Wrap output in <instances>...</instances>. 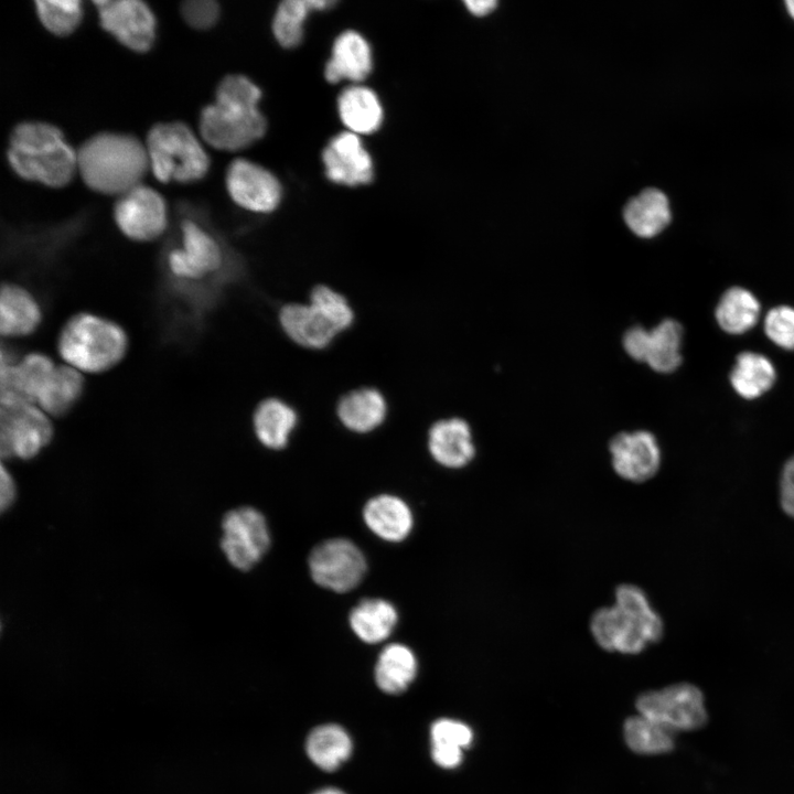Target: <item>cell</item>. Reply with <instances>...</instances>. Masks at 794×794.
<instances>
[{"instance_id":"cell-36","label":"cell","mask_w":794,"mask_h":794,"mask_svg":"<svg viewBox=\"0 0 794 794\" xmlns=\"http://www.w3.org/2000/svg\"><path fill=\"white\" fill-rule=\"evenodd\" d=\"M626 744L642 754H662L674 749V731L642 715L630 717L624 723Z\"/></svg>"},{"instance_id":"cell-39","label":"cell","mask_w":794,"mask_h":794,"mask_svg":"<svg viewBox=\"0 0 794 794\" xmlns=\"http://www.w3.org/2000/svg\"><path fill=\"white\" fill-rule=\"evenodd\" d=\"M764 332L777 346L794 350V308L779 305L769 311L764 319Z\"/></svg>"},{"instance_id":"cell-29","label":"cell","mask_w":794,"mask_h":794,"mask_svg":"<svg viewBox=\"0 0 794 794\" xmlns=\"http://www.w3.org/2000/svg\"><path fill=\"white\" fill-rule=\"evenodd\" d=\"M683 326L674 319H664L647 330L644 360L657 373L669 374L682 364Z\"/></svg>"},{"instance_id":"cell-12","label":"cell","mask_w":794,"mask_h":794,"mask_svg":"<svg viewBox=\"0 0 794 794\" xmlns=\"http://www.w3.org/2000/svg\"><path fill=\"white\" fill-rule=\"evenodd\" d=\"M181 246L168 254V267L178 279L198 281L217 272L224 255L219 243L191 219L181 223Z\"/></svg>"},{"instance_id":"cell-28","label":"cell","mask_w":794,"mask_h":794,"mask_svg":"<svg viewBox=\"0 0 794 794\" xmlns=\"http://www.w3.org/2000/svg\"><path fill=\"white\" fill-rule=\"evenodd\" d=\"M398 622V612L389 601L368 598L352 608L348 623L354 634L367 644L385 641Z\"/></svg>"},{"instance_id":"cell-30","label":"cell","mask_w":794,"mask_h":794,"mask_svg":"<svg viewBox=\"0 0 794 794\" xmlns=\"http://www.w3.org/2000/svg\"><path fill=\"white\" fill-rule=\"evenodd\" d=\"M418 663L414 652L400 643L383 648L375 666V682L380 690L389 695L405 691L416 678Z\"/></svg>"},{"instance_id":"cell-22","label":"cell","mask_w":794,"mask_h":794,"mask_svg":"<svg viewBox=\"0 0 794 794\" xmlns=\"http://www.w3.org/2000/svg\"><path fill=\"white\" fill-rule=\"evenodd\" d=\"M363 518L368 529L389 543L405 540L414 526V516L408 504L391 494L374 496L363 508Z\"/></svg>"},{"instance_id":"cell-8","label":"cell","mask_w":794,"mask_h":794,"mask_svg":"<svg viewBox=\"0 0 794 794\" xmlns=\"http://www.w3.org/2000/svg\"><path fill=\"white\" fill-rule=\"evenodd\" d=\"M636 708L640 715L674 732L699 729L708 717L704 694L688 683L643 693L636 700Z\"/></svg>"},{"instance_id":"cell-44","label":"cell","mask_w":794,"mask_h":794,"mask_svg":"<svg viewBox=\"0 0 794 794\" xmlns=\"http://www.w3.org/2000/svg\"><path fill=\"white\" fill-rule=\"evenodd\" d=\"M313 794H346L343 791L334 787H325L314 792Z\"/></svg>"},{"instance_id":"cell-35","label":"cell","mask_w":794,"mask_h":794,"mask_svg":"<svg viewBox=\"0 0 794 794\" xmlns=\"http://www.w3.org/2000/svg\"><path fill=\"white\" fill-rule=\"evenodd\" d=\"M333 1L287 0L279 4L273 17L272 31L277 42L283 47L299 45L303 37V24L311 11L325 10Z\"/></svg>"},{"instance_id":"cell-3","label":"cell","mask_w":794,"mask_h":794,"mask_svg":"<svg viewBox=\"0 0 794 794\" xmlns=\"http://www.w3.org/2000/svg\"><path fill=\"white\" fill-rule=\"evenodd\" d=\"M614 600L613 605L600 608L591 616V634L599 646L637 654L661 640L663 621L641 588L622 583L614 591Z\"/></svg>"},{"instance_id":"cell-27","label":"cell","mask_w":794,"mask_h":794,"mask_svg":"<svg viewBox=\"0 0 794 794\" xmlns=\"http://www.w3.org/2000/svg\"><path fill=\"white\" fill-rule=\"evenodd\" d=\"M83 390L81 372L66 364L56 365L42 386L35 405L50 417H62L78 403Z\"/></svg>"},{"instance_id":"cell-6","label":"cell","mask_w":794,"mask_h":794,"mask_svg":"<svg viewBox=\"0 0 794 794\" xmlns=\"http://www.w3.org/2000/svg\"><path fill=\"white\" fill-rule=\"evenodd\" d=\"M266 119L258 107L216 99L200 115V133L211 147L236 151L259 140L266 132Z\"/></svg>"},{"instance_id":"cell-4","label":"cell","mask_w":794,"mask_h":794,"mask_svg":"<svg viewBox=\"0 0 794 794\" xmlns=\"http://www.w3.org/2000/svg\"><path fill=\"white\" fill-rule=\"evenodd\" d=\"M128 345V335L120 324L92 312L72 315L56 341L60 357L82 374L110 371L124 360Z\"/></svg>"},{"instance_id":"cell-37","label":"cell","mask_w":794,"mask_h":794,"mask_svg":"<svg viewBox=\"0 0 794 794\" xmlns=\"http://www.w3.org/2000/svg\"><path fill=\"white\" fill-rule=\"evenodd\" d=\"M310 304L339 333L347 330L354 322V311L347 299L325 285L315 286L310 293Z\"/></svg>"},{"instance_id":"cell-20","label":"cell","mask_w":794,"mask_h":794,"mask_svg":"<svg viewBox=\"0 0 794 794\" xmlns=\"http://www.w3.org/2000/svg\"><path fill=\"white\" fill-rule=\"evenodd\" d=\"M279 322L291 341L310 350L328 347L337 335L333 326L310 303L285 304L279 311Z\"/></svg>"},{"instance_id":"cell-7","label":"cell","mask_w":794,"mask_h":794,"mask_svg":"<svg viewBox=\"0 0 794 794\" xmlns=\"http://www.w3.org/2000/svg\"><path fill=\"white\" fill-rule=\"evenodd\" d=\"M51 417L32 403L0 405V453L3 460L36 457L53 439Z\"/></svg>"},{"instance_id":"cell-26","label":"cell","mask_w":794,"mask_h":794,"mask_svg":"<svg viewBox=\"0 0 794 794\" xmlns=\"http://www.w3.org/2000/svg\"><path fill=\"white\" fill-rule=\"evenodd\" d=\"M623 217L627 227L635 235L642 238H652L670 222L668 200L662 191L646 189L626 203Z\"/></svg>"},{"instance_id":"cell-16","label":"cell","mask_w":794,"mask_h":794,"mask_svg":"<svg viewBox=\"0 0 794 794\" xmlns=\"http://www.w3.org/2000/svg\"><path fill=\"white\" fill-rule=\"evenodd\" d=\"M609 452L614 472L629 482H645L661 466V448L655 436L646 430L614 434L609 441Z\"/></svg>"},{"instance_id":"cell-10","label":"cell","mask_w":794,"mask_h":794,"mask_svg":"<svg viewBox=\"0 0 794 794\" xmlns=\"http://www.w3.org/2000/svg\"><path fill=\"white\" fill-rule=\"evenodd\" d=\"M221 547L228 562L243 571L253 568L270 547L265 516L254 507L227 512L222 521Z\"/></svg>"},{"instance_id":"cell-41","label":"cell","mask_w":794,"mask_h":794,"mask_svg":"<svg viewBox=\"0 0 794 794\" xmlns=\"http://www.w3.org/2000/svg\"><path fill=\"white\" fill-rule=\"evenodd\" d=\"M780 501L783 511L794 517V455L787 460L781 473Z\"/></svg>"},{"instance_id":"cell-24","label":"cell","mask_w":794,"mask_h":794,"mask_svg":"<svg viewBox=\"0 0 794 794\" xmlns=\"http://www.w3.org/2000/svg\"><path fill=\"white\" fill-rule=\"evenodd\" d=\"M297 423L298 414L294 408L277 397L261 400L253 415L257 439L271 450L286 448Z\"/></svg>"},{"instance_id":"cell-25","label":"cell","mask_w":794,"mask_h":794,"mask_svg":"<svg viewBox=\"0 0 794 794\" xmlns=\"http://www.w3.org/2000/svg\"><path fill=\"white\" fill-rule=\"evenodd\" d=\"M337 110L348 131L368 135L377 131L383 122V107L375 92L365 86L345 88L337 98Z\"/></svg>"},{"instance_id":"cell-31","label":"cell","mask_w":794,"mask_h":794,"mask_svg":"<svg viewBox=\"0 0 794 794\" xmlns=\"http://www.w3.org/2000/svg\"><path fill=\"white\" fill-rule=\"evenodd\" d=\"M775 379L773 363L763 354L751 351L737 356L730 373L732 388L745 399L762 396L773 386Z\"/></svg>"},{"instance_id":"cell-5","label":"cell","mask_w":794,"mask_h":794,"mask_svg":"<svg viewBox=\"0 0 794 794\" xmlns=\"http://www.w3.org/2000/svg\"><path fill=\"white\" fill-rule=\"evenodd\" d=\"M144 144L151 171L160 182L192 183L203 179L208 171L210 158L184 122L155 124Z\"/></svg>"},{"instance_id":"cell-2","label":"cell","mask_w":794,"mask_h":794,"mask_svg":"<svg viewBox=\"0 0 794 794\" xmlns=\"http://www.w3.org/2000/svg\"><path fill=\"white\" fill-rule=\"evenodd\" d=\"M7 158L17 175L51 187L66 185L77 170L76 151L60 128L44 121L18 124L9 137Z\"/></svg>"},{"instance_id":"cell-11","label":"cell","mask_w":794,"mask_h":794,"mask_svg":"<svg viewBox=\"0 0 794 794\" xmlns=\"http://www.w3.org/2000/svg\"><path fill=\"white\" fill-rule=\"evenodd\" d=\"M114 219L127 238L151 242L167 228V205L160 193L139 184L118 197L114 206Z\"/></svg>"},{"instance_id":"cell-21","label":"cell","mask_w":794,"mask_h":794,"mask_svg":"<svg viewBox=\"0 0 794 794\" xmlns=\"http://www.w3.org/2000/svg\"><path fill=\"white\" fill-rule=\"evenodd\" d=\"M42 321L41 307L24 287L6 282L0 292V333L4 337H23L36 331Z\"/></svg>"},{"instance_id":"cell-40","label":"cell","mask_w":794,"mask_h":794,"mask_svg":"<svg viewBox=\"0 0 794 794\" xmlns=\"http://www.w3.org/2000/svg\"><path fill=\"white\" fill-rule=\"evenodd\" d=\"M180 10L185 22L198 30L212 28L221 13L219 6L214 0H187L181 4Z\"/></svg>"},{"instance_id":"cell-9","label":"cell","mask_w":794,"mask_h":794,"mask_svg":"<svg viewBox=\"0 0 794 794\" xmlns=\"http://www.w3.org/2000/svg\"><path fill=\"white\" fill-rule=\"evenodd\" d=\"M308 564L311 578L318 586L339 593L356 588L367 570L364 554L347 538L320 543L311 550Z\"/></svg>"},{"instance_id":"cell-45","label":"cell","mask_w":794,"mask_h":794,"mask_svg":"<svg viewBox=\"0 0 794 794\" xmlns=\"http://www.w3.org/2000/svg\"><path fill=\"white\" fill-rule=\"evenodd\" d=\"M785 4H786V7H787V10H788L790 14H791L792 18L794 19V0H787V1L785 2Z\"/></svg>"},{"instance_id":"cell-19","label":"cell","mask_w":794,"mask_h":794,"mask_svg":"<svg viewBox=\"0 0 794 794\" xmlns=\"http://www.w3.org/2000/svg\"><path fill=\"white\" fill-rule=\"evenodd\" d=\"M324 75L328 82H361L373 67L372 50L365 37L353 30L342 32L334 41Z\"/></svg>"},{"instance_id":"cell-1","label":"cell","mask_w":794,"mask_h":794,"mask_svg":"<svg viewBox=\"0 0 794 794\" xmlns=\"http://www.w3.org/2000/svg\"><path fill=\"white\" fill-rule=\"evenodd\" d=\"M76 159L86 186L108 195L139 185L150 168L146 144L128 133H96L81 144Z\"/></svg>"},{"instance_id":"cell-42","label":"cell","mask_w":794,"mask_h":794,"mask_svg":"<svg viewBox=\"0 0 794 794\" xmlns=\"http://www.w3.org/2000/svg\"><path fill=\"white\" fill-rule=\"evenodd\" d=\"M0 494L1 511L4 512L13 504L17 495V489L12 475L3 464L1 465Z\"/></svg>"},{"instance_id":"cell-17","label":"cell","mask_w":794,"mask_h":794,"mask_svg":"<svg viewBox=\"0 0 794 794\" xmlns=\"http://www.w3.org/2000/svg\"><path fill=\"white\" fill-rule=\"evenodd\" d=\"M322 161L326 178L336 184L363 185L374 178L372 157L358 135L351 131H343L328 142Z\"/></svg>"},{"instance_id":"cell-43","label":"cell","mask_w":794,"mask_h":794,"mask_svg":"<svg viewBox=\"0 0 794 794\" xmlns=\"http://www.w3.org/2000/svg\"><path fill=\"white\" fill-rule=\"evenodd\" d=\"M464 3L469 11L478 17L490 13L496 7V1L492 0H466Z\"/></svg>"},{"instance_id":"cell-18","label":"cell","mask_w":794,"mask_h":794,"mask_svg":"<svg viewBox=\"0 0 794 794\" xmlns=\"http://www.w3.org/2000/svg\"><path fill=\"white\" fill-rule=\"evenodd\" d=\"M428 450L432 459L444 468L466 466L476 453L470 425L459 417L436 421L428 431Z\"/></svg>"},{"instance_id":"cell-14","label":"cell","mask_w":794,"mask_h":794,"mask_svg":"<svg viewBox=\"0 0 794 794\" xmlns=\"http://www.w3.org/2000/svg\"><path fill=\"white\" fill-rule=\"evenodd\" d=\"M226 187L232 200L240 207L269 213L281 201L278 179L266 168L245 159H236L227 168Z\"/></svg>"},{"instance_id":"cell-23","label":"cell","mask_w":794,"mask_h":794,"mask_svg":"<svg viewBox=\"0 0 794 794\" xmlns=\"http://www.w3.org/2000/svg\"><path fill=\"white\" fill-rule=\"evenodd\" d=\"M388 411L384 395L376 388L362 387L346 393L337 403L336 414L341 423L357 433L378 428Z\"/></svg>"},{"instance_id":"cell-32","label":"cell","mask_w":794,"mask_h":794,"mask_svg":"<svg viewBox=\"0 0 794 794\" xmlns=\"http://www.w3.org/2000/svg\"><path fill=\"white\" fill-rule=\"evenodd\" d=\"M353 750L352 739L339 725L330 723L314 728L305 741L309 759L324 771L336 770Z\"/></svg>"},{"instance_id":"cell-33","label":"cell","mask_w":794,"mask_h":794,"mask_svg":"<svg viewBox=\"0 0 794 794\" xmlns=\"http://www.w3.org/2000/svg\"><path fill=\"white\" fill-rule=\"evenodd\" d=\"M760 316L755 296L741 287L728 289L716 308L718 325L729 334H742L752 329Z\"/></svg>"},{"instance_id":"cell-15","label":"cell","mask_w":794,"mask_h":794,"mask_svg":"<svg viewBox=\"0 0 794 794\" xmlns=\"http://www.w3.org/2000/svg\"><path fill=\"white\" fill-rule=\"evenodd\" d=\"M55 364L50 356L31 352L17 358L11 352L1 350L0 405L32 403L49 378Z\"/></svg>"},{"instance_id":"cell-13","label":"cell","mask_w":794,"mask_h":794,"mask_svg":"<svg viewBox=\"0 0 794 794\" xmlns=\"http://www.w3.org/2000/svg\"><path fill=\"white\" fill-rule=\"evenodd\" d=\"M103 29L122 45L136 52H147L155 37V18L140 0L94 1Z\"/></svg>"},{"instance_id":"cell-38","label":"cell","mask_w":794,"mask_h":794,"mask_svg":"<svg viewBox=\"0 0 794 794\" xmlns=\"http://www.w3.org/2000/svg\"><path fill=\"white\" fill-rule=\"evenodd\" d=\"M35 7L42 24L55 35L72 33L82 19L78 0H37Z\"/></svg>"},{"instance_id":"cell-34","label":"cell","mask_w":794,"mask_h":794,"mask_svg":"<svg viewBox=\"0 0 794 794\" xmlns=\"http://www.w3.org/2000/svg\"><path fill=\"white\" fill-rule=\"evenodd\" d=\"M430 736L432 760L446 769H453L461 763L462 749L470 745L473 739L469 726L446 718L432 723Z\"/></svg>"}]
</instances>
